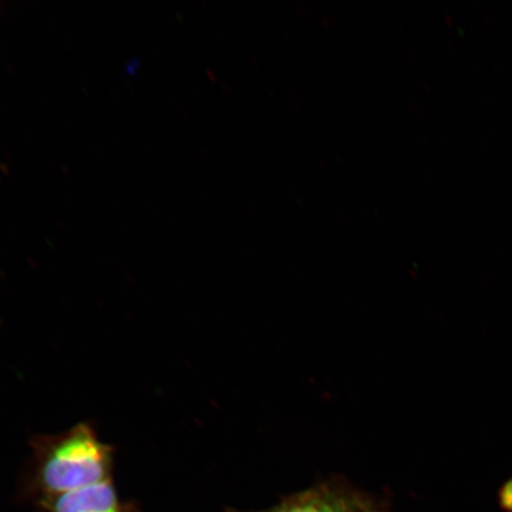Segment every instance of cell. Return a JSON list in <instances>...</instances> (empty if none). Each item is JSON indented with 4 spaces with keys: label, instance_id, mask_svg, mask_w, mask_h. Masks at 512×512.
I'll return each instance as SVG.
<instances>
[{
    "label": "cell",
    "instance_id": "cell-4",
    "mask_svg": "<svg viewBox=\"0 0 512 512\" xmlns=\"http://www.w3.org/2000/svg\"><path fill=\"white\" fill-rule=\"evenodd\" d=\"M498 502L505 512H512V478L498 492Z\"/></svg>",
    "mask_w": 512,
    "mask_h": 512
},
{
    "label": "cell",
    "instance_id": "cell-3",
    "mask_svg": "<svg viewBox=\"0 0 512 512\" xmlns=\"http://www.w3.org/2000/svg\"><path fill=\"white\" fill-rule=\"evenodd\" d=\"M51 512H123L112 479L60 496L47 498Z\"/></svg>",
    "mask_w": 512,
    "mask_h": 512
},
{
    "label": "cell",
    "instance_id": "cell-2",
    "mask_svg": "<svg viewBox=\"0 0 512 512\" xmlns=\"http://www.w3.org/2000/svg\"><path fill=\"white\" fill-rule=\"evenodd\" d=\"M371 504L374 503L349 485L330 482L299 492L262 512H361Z\"/></svg>",
    "mask_w": 512,
    "mask_h": 512
},
{
    "label": "cell",
    "instance_id": "cell-1",
    "mask_svg": "<svg viewBox=\"0 0 512 512\" xmlns=\"http://www.w3.org/2000/svg\"><path fill=\"white\" fill-rule=\"evenodd\" d=\"M30 450L34 484L47 498L111 479L114 448L89 422L59 434L35 435Z\"/></svg>",
    "mask_w": 512,
    "mask_h": 512
},
{
    "label": "cell",
    "instance_id": "cell-5",
    "mask_svg": "<svg viewBox=\"0 0 512 512\" xmlns=\"http://www.w3.org/2000/svg\"><path fill=\"white\" fill-rule=\"evenodd\" d=\"M361 512H386V511L379 510V509H377L375 507L374 504H371L370 507H368L367 509L362 510Z\"/></svg>",
    "mask_w": 512,
    "mask_h": 512
}]
</instances>
